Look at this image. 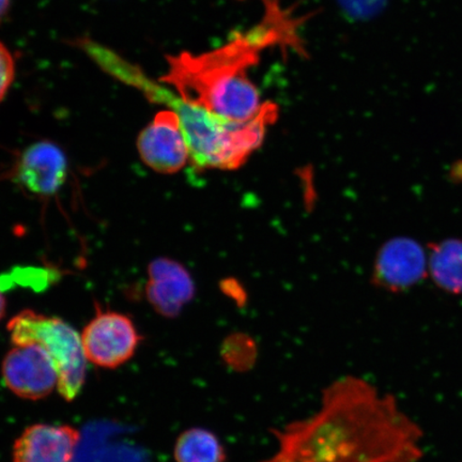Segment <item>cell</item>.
<instances>
[{
  "instance_id": "cell-1",
  "label": "cell",
  "mask_w": 462,
  "mask_h": 462,
  "mask_svg": "<svg viewBox=\"0 0 462 462\" xmlns=\"http://www.w3.org/2000/svg\"><path fill=\"white\" fill-rule=\"evenodd\" d=\"M277 448L258 462H419L423 431L396 398L355 374L321 391L308 418L271 430Z\"/></svg>"
},
{
  "instance_id": "cell-2",
  "label": "cell",
  "mask_w": 462,
  "mask_h": 462,
  "mask_svg": "<svg viewBox=\"0 0 462 462\" xmlns=\"http://www.w3.org/2000/svg\"><path fill=\"white\" fill-rule=\"evenodd\" d=\"M263 20L246 32L230 39L221 48L193 55L167 57L169 70L160 79L176 94L198 104L230 123H247L256 117L264 103L248 70L257 65L264 50L275 45L301 43L297 36L301 20L282 10L276 0H264Z\"/></svg>"
},
{
  "instance_id": "cell-3",
  "label": "cell",
  "mask_w": 462,
  "mask_h": 462,
  "mask_svg": "<svg viewBox=\"0 0 462 462\" xmlns=\"http://www.w3.org/2000/svg\"><path fill=\"white\" fill-rule=\"evenodd\" d=\"M146 90L150 99L164 104L178 115L189 162L199 171L238 169L262 146L265 132L279 116L276 104L268 102L247 123H230L164 87L146 84Z\"/></svg>"
},
{
  "instance_id": "cell-4",
  "label": "cell",
  "mask_w": 462,
  "mask_h": 462,
  "mask_svg": "<svg viewBox=\"0 0 462 462\" xmlns=\"http://www.w3.org/2000/svg\"><path fill=\"white\" fill-rule=\"evenodd\" d=\"M11 340L15 346L39 344L54 361L58 374L57 390L71 402L82 390L86 377V356L82 337L60 318L36 311H21L8 325Z\"/></svg>"
},
{
  "instance_id": "cell-5",
  "label": "cell",
  "mask_w": 462,
  "mask_h": 462,
  "mask_svg": "<svg viewBox=\"0 0 462 462\" xmlns=\"http://www.w3.org/2000/svg\"><path fill=\"white\" fill-rule=\"evenodd\" d=\"M80 337L87 361L103 368H116L128 362L141 342L128 316L99 310Z\"/></svg>"
},
{
  "instance_id": "cell-6",
  "label": "cell",
  "mask_w": 462,
  "mask_h": 462,
  "mask_svg": "<svg viewBox=\"0 0 462 462\" xmlns=\"http://www.w3.org/2000/svg\"><path fill=\"white\" fill-rule=\"evenodd\" d=\"M8 389L25 400H42L57 388L55 363L42 345L15 346L3 362Z\"/></svg>"
},
{
  "instance_id": "cell-7",
  "label": "cell",
  "mask_w": 462,
  "mask_h": 462,
  "mask_svg": "<svg viewBox=\"0 0 462 462\" xmlns=\"http://www.w3.org/2000/svg\"><path fill=\"white\" fill-rule=\"evenodd\" d=\"M429 277V252L417 240L401 236L381 247L375 259L373 281L391 292H403Z\"/></svg>"
},
{
  "instance_id": "cell-8",
  "label": "cell",
  "mask_w": 462,
  "mask_h": 462,
  "mask_svg": "<svg viewBox=\"0 0 462 462\" xmlns=\"http://www.w3.org/2000/svg\"><path fill=\"white\" fill-rule=\"evenodd\" d=\"M137 149L143 163L161 173H175L189 161L180 120L171 109L154 116L138 135Z\"/></svg>"
},
{
  "instance_id": "cell-9",
  "label": "cell",
  "mask_w": 462,
  "mask_h": 462,
  "mask_svg": "<svg viewBox=\"0 0 462 462\" xmlns=\"http://www.w3.org/2000/svg\"><path fill=\"white\" fill-rule=\"evenodd\" d=\"M67 159L61 149L51 142L32 144L16 165V180L27 192L37 196L53 195L67 178Z\"/></svg>"
},
{
  "instance_id": "cell-10",
  "label": "cell",
  "mask_w": 462,
  "mask_h": 462,
  "mask_svg": "<svg viewBox=\"0 0 462 462\" xmlns=\"http://www.w3.org/2000/svg\"><path fill=\"white\" fill-rule=\"evenodd\" d=\"M147 299L162 316L175 318L194 294L193 281L180 263L169 258L154 259L148 268Z\"/></svg>"
},
{
  "instance_id": "cell-11",
  "label": "cell",
  "mask_w": 462,
  "mask_h": 462,
  "mask_svg": "<svg viewBox=\"0 0 462 462\" xmlns=\"http://www.w3.org/2000/svg\"><path fill=\"white\" fill-rule=\"evenodd\" d=\"M79 432L71 426L28 427L14 448V462H71Z\"/></svg>"
},
{
  "instance_id": "cell-12",
  "label": "cell",
  "mask_w": 462,
  "mask_h": 462,
  "mask_svg": "<svg viewBox=\"0 0 462 462\" xmlns=\"http://www.w3.org/2000/svg\"><path fill=\"white\" fill-rule=\"evenodd\" d=\"M429 277L440 291L462 296V240L444 239L429 248Z\"/></svg>"
},
{
  "instance_id": "cell-13",
  "label": "cell",
  "mask_w": 462,
  "mask_h": 462,
  "mask_svg": "<svg viewBox=\"0 0 462 462\" xmlns=\"http://www.w3.org/2000/svg\"><path fill=\"white\" fill-rule=\"evenodd\" d=\"M173 458L176 462H227L228 455L215 431L192 427L178 437Z\"/></svg>"
},
{
  "instance_id": "cell-14",
  "label": "cell",
  "mask_w": 462,
  "mask_h": 462,
  "mask_svg": "<svg viewBox=\"0 0 462 462\" xmlns=\"http://www.w3.org/2000/svg\"><path fill=\"white\" fill-rule=\"evenodd\" d=\"M221 359L231 372L250 373L258 361L257 344L248 335L231 334L222 344Z\"/></svg>"
},
{
  "instance_id": "cell-15",
  "label": "cell",
  "mask_w": 462,
  "mask_h": 462,
  "mask_svg": "<svg viewBox=\"0 0 462 462\" xmlns=\"http://www.w3.org/2000/svg\"><path fill=\"white\" fill-rule=\"evenodd\" d=\"M388 0H337L344 14L352 20L372 19L385 7Z\"/></svg>"
},
{
  "instance_id": "cell-16",
  "label": "cell",
  "mask_w": 462,
  "mask_h": 462,
  "mask_svg": "<svg viewBox=\"0 0 462 462\" xmlns=\"http://www.w3.org/2000/svg\"><path fill=\"white\" fill-rule=\"evenodd\" d=\"M15 78V62L13 54L0 42V102L7 96Z\"/></svg>"
},
{
  "instance_id": "cell-17",
  "label": "cell",
  "mask_w": 462,
  "mask_h": 462,
  "mask_svg": "<svg viewBox=\"0 0 462 462\" xmlns=\"http://www.w3.org/2000/svg\"><path fill=\"white\" fill-rule=\"evenodd\" d=\"M11 7V0H0V23L8 15Z\"/></svg>"
},
{
  "instance_id": "cell-18",
  "label": "cell",
  "mask_w": 462,
  "mask_h": 462,
  "mask_svg": "<svg viewBox=\"0 0 462 462\" xmlns=\"http://www.w3.org/2000/svg\"><path fill=\"white\" fill-rule=\"evenodd\" d=\"M5 298L2 294V292H0V320L3 319V317L5 316Z\"/></svg>"
}]
</instances>
